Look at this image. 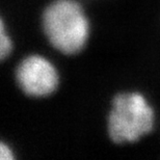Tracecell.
I'll return each mask as SVG.
<instances>
[{"instance_id":"cell-5","label":"cell","mask_w":160,"mask_h":160,"mask_svg":"<svg viewBox=\"0 0 160 160\" xmlns=\"http://www.w3.org/2000/svg\"><path fill=\"white\" fill-rule=\"evenodd\" d=\"M0 160H17L15 150L4 140H0Z\"/></svg>"},{"instance_id":"cell-4","label":"cell","mask_w":160,"mask_h":160,"mask_svg":"<svg viewBox=\"0 0 160 160\" xmlns=\"http://www.w3.org/2000/svg\"><path fill=\"white\" fill-rule=\"evenodd\" d=\"M15 42L5 24L0 20V62H4L12 55Z\"/></svg>"},{"instance_id":"cell-1","label":"cell","mask_w":160,"mask_h":160,"mask_svg":"<svg viewBox=\"0 0 160 160\" xmlns=\"http://www.w3.org/2000/svg\"><path fill=\"white\" fill-rule=\"evenodd\" d=\"M41 29L51 54L71 56L86 47L91 20L80 0H50L41 14Z\"/></svg>"},{"instance_id":"cell-3","label":"cell","mask_w":160,"mask_h":160,"mask_svg":"<svg viewBox=\"0 0 160 160\" xmlns=\"http://www.w3.org/2000/svg\"><path fill=\"white\" fill-rule=\"evenodd\" d=\"M0 77H12L22 94L33 99L47 98L56 92L60 74L56 63L46 54L32 52L19 58L8 71H0Z\"/></svg>"},{"instance_id":"cell-2","label":"cell","mask_w":160,"mask_h":160,"mask_svg":"<svg viewBox=\"0 0 160 160\" xmlns=\"http://www.w3.org/2000/svg\"><path fill=\"white\" fill-rule=\"evenodd\" d=\"M106 128L108 136L116 146V157L118 147L134 143L150 133L158 132L157 114L142 92L121 91L110 101Z\"/></svg>"}]
</instances>
